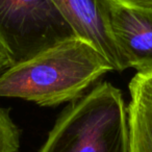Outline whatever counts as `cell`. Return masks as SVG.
Returning a JSON list of instances; mask_svg holds the SVG:
<instances>
[{
	"instance_id": "obj_7",
	"label": "cell",
	"mask_w": 152,
	"mask_h": 152,
	"mask_svg": "<svg viewBox=\"0 0 152 152\" xmlns=\"http://www.w3.org/2000/svg\"><path fill=\"white\" fill-rule=\"evenodd\" d=\"M21 130L14 122L9 108L0 106V152H19Z\"/></svg>"
},
{
	"instance_id": "obj_9",
	"label": "cell",
	"mask_w": 152,
	"mask_h": 152,
	"mask_svg": "<svg viewBox=\"0 0 152 152\" xmlns=\"http://www.w3.org/2000/svg\"><path fill=\"white\" fill-rule=\"evenodd\" d=\"M125 1H128L137 5H142V7H152V0H125Z\"/></svg>"
},
{
	"instance_id": "obj_4",
	"label": "cell",
	"mask_w": 152,
	"mask_h": 152,
	"mask_svg": "<svg viewBox=\"0 0 152 152\" xmlns=\"http://www.w3.org/2000/svg\"><path fill=\"white\" fill-rule=\"evenodd\" d=\"M110 31L125 69L152 72V7L113 0Z\"/></svg>"
},
{
	"instance_id": "obj_8",
	"label": "cell",
	"mask_w": 152,
	"mask_h": 152,
	"mask_svg": "<svg viewBox=\"0 0 152 152\" xmlns=\"http://www.w3.org/2000/svg\"><path fill=\"white\" fill-rule=\"evenodd\" d=\"M9 67H11V64H10L9 59L3 54L2 51L0 50V74L2 73L4 70H7Z\"/></svg>"
},
{
	"instance_id": "obj_3",
	"label": "cell",
	"mask_w": 152,
	"mask_h": 152,
	"mask_svg": "<svg viewBox=\"0 0 152 152\" xmlns=\"http://www.w3.org/2000/svg\"><path fill=\"white\" fill-rule=\"evenodd\" d=\"M74 38L51 0H0V50L11 66Z\"/></svg>"
},
{
	"instance_id": "obj_5",
	"label": "cell",
	"mask_w": 152,
	"mask_h": 152,
	"mask_svg": "<svg viewBox=\"0 0 152 152\" xmlns=\"http://www.w3.org/2000/svg\"><path fill=\"white\" fill-rule=\"evenodd\" d=\"M73 29L76 38L95 47L110 63L113 70L125 68L110 31L113 0H51Z\"/></svg>"
},
{
	"instance_id": "obj_6",
	"label": "cell",
	"mask_w": 152,
	"mask_h": 152,
	"mask_svg": "<svg viewBox=\"0 0 152 152\" xmlns=\"http://www.w3.org/2000/svg\"><path fill=\"white\" fill-rule=\"evenodd\" d=\"M129 93L131 152H152V72L135 74L129 83Z\"/></svg>"
},
{
	"instance_id": "obj_1",
	"label": "cell",
	"mask_w": 152,
	"mask_h": 152,
	"mask_svg": "<svg viewBox=\"0 0 152 152\" xmlns=\"http://www.w3.org/2000/svg\"><path fill=\"white\" fill-rule=\"evenodd\" d=\"M110 71V63L95 47L70 39L4 70L0 74V97L56 106L81 98Z\"/></svg>"
},
{
	"instance_id": "obj_2",
	"label": "cell",
	"mask_w": 152,
	"mask_h": 152,
	"mask_svg": "<svg viewBox=\"0 0 152 152\" xmlns=\"http://www.w3.org/2000/svg\"><path fill=\"white\" fill-rule=\"evenodd\" d=\"M39 152H131L127 107L120 90L103 81L72 101Z\"/></svg>"
}]
</instances>
